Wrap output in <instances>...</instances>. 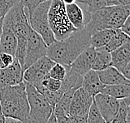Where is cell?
I'll return each mask as SVG.
<instances>
[{"label":"cell","mask_w":130,"mask_h":123,"mask_svg":"<svg viewBox=\"0 0 130 123\" xmlns=\"http://www.w3.org/2000/svg\"><path fill=\"white\" fill-rule=\"evenodd\" d=\"M23 81V71L19 62L14 57L9 66L0 69V86H13Z\"/></svg>","instance_id":"cell-13"},{"label":"cell","mask_w":130,"mask_h":123,"mask_svg":"<svg viewBox=\"0 0 130 123\" xmlns=\"http://www.w3.org/2000/svg\"><path fill=\"white\" fill-rule=\"evenodd\" d=\"M3 26L8 28L17 37H27L32 30L29 24L23 0H20L5 14Z\"/></svg>","instance_id":"cell-7"},{"label":"cell","mask_w":130,"mask_h":123,"mask_svg":"<svg viewBox=\"0 0 130 123\" xmlns=\"http://www.w3.org/2000/svg\"><path fill=\"white\" fill-rule=\"evenodd\" d=\"M114 32L115 29L106 28V29H102V30L97 31L94 33L91 34V37H90L91 46L94 47L95 48L104 47L108 43V41L110 40L112 36L114 33Z\"/></svg>","instance_id":"cell-23"},{"label":"cell","mask_w":130,"mask_h":123,"mask_svg":"<svg viewBox=\"0 0 130 123\" xmlns=\"http://www.w3.org/2000/svg\"><path fill=\"white\" fill-rule=\"evenodd\" d=\"M121 73L123 75L124 77H126L127 79H129V77H130V64L127 65Z\"/></svg>","instance_id":"cell-36"},{"label":"cell","mask_w":130,"mask_h":123,"mask_svg":"<svg viewBox=\"0 0 130 123\" xmlns=\"http://www.w3.org/2000/svg\"><path fill=\"white\" fill-rule=\"evenodd\" d=\"M47 51L48 45L43 41L42 37L35 31L32 30L27 40V48L23 71L24 72L25 69H27L39 58L47 56Z\"/></svg>","instance_id":"cell-8"},{"label":"cell","mask_w":130,"mask_h":123,"mask_svg":"<svg viewBox=\"0 0 130 123\" xmlns=\"http://www.w3.org/2000/svg\"><path fill=\"white\" fill-rule=\"evenodd\" d=\"M87 122L88 123H106L105 120L103 119L102 115L99 112V109H98L94 101L92 103V105H91L89 112H88L87 116Z\"/></svg>","instance_id":"cell-29"},{"label":"cell","mask_w":130,"mask_h":123,"mask_svg":"<svg viewBox=\"0 0 130 123\" xmlns=\"http://www.w3.org/2000/svg\"><path fill=\"white\" fill-rule=\"evenodd\" d=\"M20 0H0V18L4 17L13 6Z\"/></svg>","instance_id":"cell-30"},{"label":"cell","mask_w":130,"mask_h":123,"mask_svg":"<svg viewBox=\"0 0 130 123\" xmlns=\"http://www.w3.org/2000/svg\"><path fill=\"white\" fill-rule=\"evenodd\" d=\"M65 4H73V3H75V0H63Z\"/></svg>","instance_id":"cell-41"},{"label":"cell","mask_w":130,"mask_h":123,"mask_svg":"<svg viewBox=\"0 0 130 123\" xmlns=\"http://www.w3.org/2000/svg\"><path fill=\"white\" fill-rule=\"evenodd\" d=\"M93 101L106 123H111L119 111V100L100 92L94 96Z\"/></svg>","instance_id":"cell-11"},{"label":"cell","mask_w":130,"mask_h":123,"mask_svg":"<svg viewBox=\"0 0 130 123\" xmlns=\"http://www.w3.org/2000/svg\"><path fill=\"white\" fill-rule=\"evenodd\" d=\"M14 57L13 55L5 53V52H0V69H4L13 63Z\"/></svg>","instance_id":"cell-31"},{"label":"cell","mask_w":130,"mask_h":123,"mask_svg":"<svg viewBox=\"0 0 130 123\" xmlns=\"http://www.w3.org/2000/svg\"><path fill=\"white\" fill-rule=\"evenodd\" d=\"M61 87V81H58L57 79H54L53 77H50L49 76H46L41 81L40 85L36 89L38 92H42L43 90H48L50 92H56L59 90Z\"/></svg>","instance_id":"cell-27"},{"label":"cell","mask_w":130,"mask_h":123,"mask_svg":"<svg viewBox=\"0 0 130 123\" xmlns=\"http://www.w3.org/2000/svg\"><path fill=\"white\" fill-rule=\"evenodd\" d=\"M48 23L55 40H63L77 31L68 17L63 0H51Z\"/></svg>","instance_id":"cell-4"},{"label":"cell","mask_w":130,"mask_h":123,"mask_svg":"<svg viewBox=\"0 0 130 123\" xmlns=\"http://www.w3.org/2000/svg\"><path fill=\"white\" fill-rule=\"evenodd\" d=\"M95 58L92 65L93 70L99 72L112 66L111 52H108L103 47L95 48Z\"/></svg>","instance_id":"cell-21"},{"label":"cell","mask_w":130,"mask_h":123,"mask_svg":"<svg viewBox=\"0 0 130 123\" xmlns=\"http://www.w3.org/2000/svg\"><path fill=\"white\" fill-rule=\"evenodd\" d=\"M58 123H72L70 121L69 116H57Z\"/></svg>","instance_id":"cell-35"},{"label":"cell","mask_w":130,"mask_h":123,"mask_svg":"<svg viewBox=\"0 0 130 123\" xmlns=\"http://www.w3.org/2000/svg\"><path fill=\"white\" fill-rule=\"evenodd\" d=\"M51 0L41 3L27 13L32 29L42 37L47 45L55 41L48 23V9Z\"/></svg>","instance_id":"cell-6"},{"label":"cell","mask_w":130,"mask_h":123,"mask_svg":"<svg viewBox=\"0 0 130 123\" xmlns=\"http://www.w3.org/2000/svg\"><path fill=\"white\" fill-rule=\"evenodd\" d=\"M93 102V96L85 91L83 87L77 89L73 95L69 105V116H79L87 117L90 107Z\"/></svg>","instance_id":"cell-10"},{"label":"cell","mask_w":130,"mask_h":123,"mask_svg":"<svg viewBox=\"0 0 130 123\" xmlns=\"http://www.w3.org/2000/svg\"><path fill=\"white\" fill-rule=\"evenodd\" d=\"M91 34L86 28L77 30L63 40H55L48 46L47 57L55 63L69 66L83 51L91 46Z\"/></svg>","instance_id":"cell-1"},{"label":"cell","mask_w":130,"mask_h":123,"mask_svg":"<svg viewBox=\"0 0 130 123\" xmlns=\"http://www.w3.org/2000/svg\"><path fill=\"white\" fill-rule=\"evenodd\" d=\"M65 9L70 23L77 30H81L90 19V13L81 8L78 3L65 4Z\"/></svg>","instance_id":"cell-14"},{"label":"cell","mask_w":130,"mask_h":123,"mask_svg":"<svg viewBox=\"0 0 130 123\" xmlns=\"http://www.w3.org/2000/svg\"><path fill=\"white\" fill-rule=\"evenodd\" d=\"M29 104L28 123H48L53 112V107L38 91L24 81Z\"/></svg>","instance_id":"cell-5"},{"label":"cell","mask_w":130,"mask_h":123,"mask_svg":"<svg viewBox=\"0 0 130 123\" xmlns=\"http://www.w3.org/2000/svg\"><path fill=\"white\" fill-rule=\"evenodd\" d=\"M55 64V62L48 57L39 58L23 72V81L32 85L35 88L40 85L43 79L48 76L49 70Z\"/></svg>","instance_id":"cell-9"},{"label":"cell","mask_w":130,"mask_h":123,"mask_svg":"<svg viewBox=\"0 0 130 123\" xmlns=\"http://www.w3.org/2000/svg\"><path fill=\"white\" fill-rule=\"evenodd\" d=\"M111 62L112 66L120 72L127 65L130 64V40L111 52Z\"/></svg>","instance_id":"cell-15"},{"label":"cell","mask_w":130,"mask_h":123,"mask_svg":"<svg viewBox=\"0 0 130 123\" xmlns=\"http://www.w3.org/2000/svg\"><path fill=\"white\" fill-rule=\"evenodd\" d=\"M82 80H83V76L71 72L68 68L66 76H65L63 80L61 81V87L59 88L60 92L64 93L65 92H67V91H69L70 89L79 88V87H81Z\"/></svg>","instance_id":"cell-22"},{"label":"cell","mask_w":130,"mask_h":123,"mask_svg":"<svg viewBox=\"0 0 130 123\" xmlns=\"http://www.w3.org/2000/svg\"><path fill=\"white\" fill-rule=\"evenodd\" d=\"M103 87L104 84H103L100 81L98 72L95 70L90 69L83 76L81 87H83L88 94H90L93 97L101 92Z\"/></svg>","instance_id":"cell-16"},{"label":"cell","mask_w":130,"mask_h":123,"mask_svg":"<svg viewBox=\"0 0 130 123\" xmlns=\"http://www.w3.org/2000/svg\"><path fill=\"white\" fill-rule=\"evenodd\" d=\"M3 20H4V17H1V18H0V37H1V33H2V27H3Z\"/></svg>","instance_id":"cell-42"},{"label":"cell","mask_w":130,"mask_h":123,"mask_svg":"<svg viewBox=\"0 0 130 123\" xmlns=\"http://www.w3.org/2000/svg\"><path fill=\"white\" fill-rule=\"evenodd\" d=\"M48 123H58L57 121V119H56V116H54V114L52 112L51 116H50V117L48 121Z\"/></svg>","instance_id":"cell-38"},{"label":"cell","mask_w":130,"mask_h":123,"mask_svg":"<svg viewBox=\"0 0 130 123\" xmlns=\"http://www.w3.org/2000/svg\"><path fill=\"white\" fill-rule=\"evenodd\" d=\"M95 48L93 46H89L84 51H83L70 64L69 69L71 72L84 76L87 72L92 69V65L95 58Z\"/></svg>","instance_id":"cell-12"},{"label":"cell","mask_w":130,"mask_h":123,"mask_svg":"<svg viewBox=\"0 0 130 123\" xmlns=\"http://www.w3.org/2000/svg\"><path fill=\"white\" fill-rule=\"evenodd\" d=\"M130 15L129 5H111L90 13V19L85 28L90 34L106 28H120Z\"/></svg>","instance_id":"cell-3"},{"label":"cell","mask_w":130,"mask_h":123,"mask_svg":"<svg viewBox=\"0 0 130 123\" xmlns=\"http://www.w3.org/2000/svg\"><path fill=\"white\" fill-rule=\"evenodd\" d=\"M130 40V37L128 35H127L125 33H123V31H121L120 28L115 29V32L113 35L112 36L110 40L108 41V43L106 44L103 48H104L108 52H111L114 51L115 49L119 48L120 46H122L123 43Z\"/></svg>","instance_id":"cell-24"},{"label":"cell","mask_w":130,"mask_h":123,"mask_svg":"<svg viewBox=\"0 0 130 123\" xmlns=\"http://www.w3.org/2000/svg\"><path fill=\"white\" fill-rule=\"evenodd\" d=\"M101 93L113 96V97L118 99V100L129 97L130 83L113 85H104V87L101 90Z\"/></svg>","instance_id":"cell-19"},{"label":"cell","mask_w":130,"mask_h":123,"mask_svg":"<svg viewBox=\"0 0 130 123\" xmlns=\"http://www.w3.org/2000/svg\"><path fill=\"white\" fill-rule=\"evenodd\" d=\"M5 123H23V122L19 121V120L13 119V118L5 117Z\"/></svg>","instance_id":"cell-37"},{"label":"cell","mask_w":130,"mask_h":123,"mask_svg":"<svg viewBox=\"0 0 130 123\" xmlns=\"http://www.w3.org/2000/svg\"><path fill=\"white\" fill-rule=\"evenodd\" d=\"M0 123H5V117L3 115L1 110H0Z\"/></svg>","instance_id":"cell-40"},{"label":"cell","mask_w":130,"mask_h":123,"mask_svg":"<svg viewBox=\"0 0 130 123\" xmlns=\"http://www.w3.org/2000/svg\"><path fill=\"white\" fill-rule=\"evenodd\" d=\"M17 47V37L8 28L3 26L0 37V52H5L14 57Z\"/></svg>","instance_id":"cell-18"},{"label":"cell","mask_w":130,"mask_h":123,"mask_svg":"<svg viewBox=\"0 0 130 123\" xmlns=\"http://www.w3.org/2000/svg\"><path fill=\"white\" fill-rule=\"evenodd\" d=\"M45 1H48V0H23V4H24V7H25L26 13H28L29 11L36 7L37 5Z\"/></svg>","instance_id":"cell-32"},{"label":"cell","mask_w":130,"mask_h":123,"mask_svg":"<svg viewBox=\"0 0 130 123\" xmlns=\"http://www.w3.org/2000/svg\"><path fill=\"white\" fill-rule=\"evenodd\" d=\"M84 5V8L89 13L95 11L97 9L108 7L111 5H117L119 4L117 0H87L85 4H82Z\"/></svg>","instance_id":"cell-26"},{"label":"cell","mask_w":130,"mask_h":123,"mask_svg":"<svg viewBox=\"0 0 130 123\" xmlns=\"http://www.w3.org/2000/svg\"><path fill=\"white\" fill-rule=\"evenodd\" d=\"M75 1L78 3V4H85L87 2V0H75Z\"/></svg>","instance_id":"cell-43"},{"label":"cell","mask_w":130,"mask_h":123,"mask_svg":"<svg viewBox=\"0 0 130 123\" xmlns=\"http://www.w3.org/2000/svg\"><path fill=\"white\" fill-rule=\"evenodd\" d=\"M100 81L104 85H113L119 83H128L129 79L123 77V75L114 67L110 66L107 68L98 72Z\"/></svg>","instance_id":"cell-17"},{"label":"cell","mask_w":130,"mask_h":123,"mask_svg":"<svg viewBox=\"0 0 130 123\" xmlns=\"http://www.w3.org/2000/svg\"><path fill=\"white\" fill-rule=\"evenodd\" d=\"M117 1L119 4L122 5H129L130 4V0H117Z\"/></svg>","instance_id":"cell-39"},{"label":"cell","mask_w":130,"mask_h":123,"mask_svg":"<svg viewBox=\"0 0 130 123\" xmlns=\"http://www.w3.org/2000/svg\"><path fill=\"white\" fill-rule=\"evenodd\" d=\"M70 121L72 123H88L87 117L79 116H69Z\"/></svg>","instance_id":"cell-33"},{"label":"cell","mask_w":130,"mask_h":123,"mask_svg":"<svg viewBox=\"0 0 130 123\" xmlns=\"http://www.w3.org/2000/svg\"><path fill=\"white\" fill-rule=\"evenodd\" d=\"M111 123H129V97L119 100V111Z\"/></svg>","instance_id":"cell-25"},{"label":"cell","mask_w":130,"mask_h":123,"mask_svg":"<svg viewBox=\"0 0 130 123\" xmlns=\"http://www.w3.org/2000/svg\"><path fill=\"white\" fill-rule=\"evenodd\" d=\"M77 89H70L67 92H65L63 96H61L54 107L53 108V113L54 116H69V105L71 100H72L73 95Z\"/></svg>","instance_id":"cell-20"},{"label":"cell","mask_w":130,"mask_h":123,"mask_svg":"<svg viewBox=\"0 0 130 123\" xmlns=\"http://www.w3.org/2000/svg\"><path fill=\"white\" fill-rule=\"evenodd\" d=\"M0 107L4 117L28 123L29 104L24 81L13 86H0Z\"/></svg>","instance_id":"cell-2"},{"label":"cell","mask_w":130,"mask_h":123,"mask_svg":"<svg viewBox=\"0 0 130 123\" xmlns=\"http://www.w3.org/2000/svg\"><path fill=\"white\" fill-rule=\"evenodd\" d=\"M69 68V66H64L61 63H55V64L51 67L48 72V76L50 77L57 79L58 81H63Z\"/></svg>","instance_id":"cell-28"},{"label":"cell","mask_w":130,"mask_h":123,"mask_svg":"<svg viewBox=\"0 0 130 123\" xmlns=\"http://www.w3.org/2000/svg\"><path fill=\"white\" fill-rule=\"evenodd\" d=\"M121 31H123V33H125L127 35H130V18L129 17L126 19V21L123 23V24L121 26Z\"/></svg>","instance_id":"cell-34"}]
</instances>
